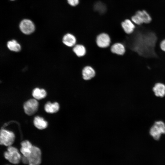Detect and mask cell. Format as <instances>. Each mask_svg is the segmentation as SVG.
<instances>
[{
	"instance_id": "1",
	"label": "cell",
	"mask_w": 165,
	"mask_h": 165,
	"mask_svg": "<svg viewBox=\"0 0 165 165\" xmlns=\"http://www.w3.org/2000/svg\"><path fill=\"white\" fill-rule=\"evenodd\" d=\"M135 34L127 35L123 43L125 49L143 57H156L155 47L157 40L156 35L152 32Z\"/></svg>"
},
{
	"instance_id": "2",
	"label": "cell",
	"mask_w": 165,
	"mask_h": 165,
	"mask_svg": "<svg viewBox=\"0 0 165 165\" xmlns=\"http://www.w3.org/2000/svg\"><path fill=\"white\" fill-rule=\"evenodd\" d=\"M4 156L6 159L14 164L18 163L22 157L17 149L11 146L8 147L7 151L4 153Z\"/></svg>"
},
{
	"instance_id": "3",
	"label": "cell",
	"mask_w": 165,
	"mask_h": 165,
	"mask_svg": "<svg viewBox=\"0 0 165 165\" xmlns=\"http://www.w3.org/2000/svg\"><path fill=\"white\" fill-rule=\"evenodd\" d=\"M149 133L154 139L159 140L162 134H165V123L160 121L156 122L151 127Z\"/></svg>"
},
{
	"instance_id": "4",
	"label": "cell",
	"mask_w": 165,
	"mask_h": 165,
	"mask_svg": "<svg viewBox=\"0 0 165 165\" xmlns=\"http://www.w3.org/2000/svg\"><path fill=\"white\" fill-rule=\"evenodd\" d=\"M15 139V134L13 132L5 129L0 130V145L8 147L11 146Z\"/></svg>"
},
{
	"instance_id": "5",
	"label": "cell",
	"mask_w": 165,
	"mask_h": 165,
	"mask_svg": "<svg viewBox=\"0 0 165 165\" xmlns=\"http://www.w3.org/2000/svg\"><path fill=\"white\" fill-rule=\"evenodd\" d=\"M28 158L29 165H39L41 162V152L40 149L33 146L31 153Z\"/></svg>"
},
{
	"instance_id": "6",
	"label": "cell",
	"mask_w": 165,
	"mask_h": 165,
	"mask_svg": "<svg viewBox=\"0 0 165 165\" xmlns=\"http://www.w3.org/2000/svg\"><path fill=\"white\" fill-rule=\"evenodd\" d=\"M38 106V103L36 99H30L27 101L24 104V112L28 115H32L37 111Z\"/></svg>"
},
{
	"instance_id": "7",
	"label": "cell",
	"mask_w": 165,
	"mask_h": 165,
	"mask_svg": "<svg viewBox=\"0 0 165 165\" xmlns=\"http://www.w3.org/2000/svg\"><path fill=\"white\" fill-rule=\"evenodd\" d=\"M96 42L99 47L101 48H106L110 46L111 38L108 34L102 33L97 35Z\"/></svg>"
},
{
	"instance_id": "8",
	"label": "cell",
	"mask_w": 165,
	"mask_h": 165,
	"mask_svg": "<svg viewBox=\"0 0 165 165\" xmlns=\"http://www.w3.org/2000/svg\"><path fill=\"white\" fill-rule=\"evenodd\" d=\"M21 31L26 35L30 34L35 30V26L33 23L29 19H24L20 23L19 25Z\"/></svg>"
},
{
	"instance_id": "9",
	"label": "cell",
	"mask_w": 165,
	"mask_h": 165,
	"mask_svg": "<svg viewBox=\"0 0 165 165\" xmlns=\"http://www.w3.org/2000/svg\"><path fill=\"white\" fill-rule=\"evenodd\" d=\"M121 27L124 32L128 35L132 34L135 28L134 24L129 19H126L122 22Z\"/></svg>"
},
{
	"instance_id": "10",
	"label": "cell",
	"mask_w": 165,
	"mask_h": 165,
	"mask_svg": "<svg viewBox=\"0 0 165 165\" xmlns=\"http://www.w3.org/2000/svg\"><path fill=\"white\" fill-rule=\"evenodd\" d=\"M95 71L94 69L90 66L85 67L82 71L83 79L85 80L91 79L95 76Z\"/></svg>"
},
{
	"instance_id": "11",
	"label": "cell",
	"mask_w": 165,
	"mask_h": 165,
	"mask_svg": "<svg viewBox=\"0 0 165 165\" xmlns=\"http://www.w3.org/2000/svg\"><path fill=\"white\" fill-rule=\"evenodd\" d=\"M32 146L31 143L28 140L23 141L21 142L20 151L23 156L28 157L30 156Z\"/></svg>"
},
{
	"instance_id": "12",
	"label": "cell",
	"mask_w": 165,
	"mask_h": 165,
	"mask_svg": "<svg viewBox=\"0 0 165 165\" xmlns=\"http://www.w3.org/2000/svg\"><path fill=\"white\" fill-rule=\"evenodd\" d=\"M62 42L66 46L72 47L76 44L77 38L73 35L70 33H67L64 36Z\"/></svg>"
},
{
	"instance_id": "13",
	"label": "cell",
	"mask_w": 165,
	"mask_h": 165,
	"mask_svg": "<svg viewBox=\"0 0 165 165\" xmlns=\"http://www.w3.org/2000/svg\"><path fill=\"white\" fill-rule=\"evenodd\" d=\"M111 50L115 54L122 55L125 52V48L124 45L119 42L115 43L111 46Z\"/></svg>"
},
{
	"instance_id": "14",
	"label": "cell",
	"mask_w": 165,
	"mask_h": 165,
	"mask_svg": "<svg viewBox=\"0 0 165 165\" xmlns=\"http://www.w3.org/2000/svg\"><path fill=\"white\" fill-rule=\"evenodd\" d=\"M153 90L156 96L163 97L165 95V85L161 83H156L153 87Z\"/></svg>"
},
{
	"instance_id": "15",
	"label": "cell",
	"mask_w": 165,
	"mask_h": 165,
	"mask_svg": "<svg viewBox=\"0 0 165 165\" xmlns=\"http://www.w3.org/2000/svg\"><path fill=\"white\" fill-rule=\"evenodd\" d=\"M73 53L78 57L84 56L86 53V49L85 46L81 44H76L72 49Z\"/></svg>"
},
{
	"instance_id": "16",
	"label": "cell",
	"mask_w": 165,
	"mask_h": 165,
	"mask_svg": "<svg viewBox=\"0 0 165 165\" xmlns=\"http://www.w3.org/2000/svg\"><path fill=\"white\" fill-rule=\"evenodd\" d=\"M34 124L35 126L40 130H43L47 127V122L42 118L37 116L35 117L34 120Z\"/></svg>"
},
{
	"instance_id": "17",
	"label": "cell",
	"mask_w": 165,
	"mask_h": 165,
	"mask_svg": "<svg viewBox=\"0 0 165 165\" xmlns=\"http://www.w3.org/2000/svg\"><path fill=\"white\" fill-rule=\"evenodd\" d=\"M45 110L47 113H53L57 112L59 110V105L57 102H47L45 106Z\"/></svg>"
},
{
	"instance_id": "18",
	"label": "cell",
	"mask_w": 165,
	"mask_h": 165,
	"mask_svg": "<svg viewBox=\"0 0 165 165\" xmlns=\"http://www.w3.org/2000/svg\"><path fill=\"white\" fill-rule=\"evenodd\" d=\"M135 14L139 17L143 23L148 24L152 20V18L150 16L145 10H139L137 11Z\"/></svg>"
},
{
	"instance_id": "19",
	"label": "cell",
	"mask_w": 165,
	"mask_h": 165,
	"mask_svg": "<svg viewBox=\"0 0 165 165\" xmlns=\"http://www.w3.org/2000/svg\"><path fill=\"white\" fill-rule=\"evenodd\" d=\"M46 95V92L43 89L36 88L33 91L32 96L36 99H42L44 98Z\"/></svg>"
},
{
	"instance_id": "20",
	"label": "cell",
	"mask_w": 165,
	"mask_h": 165,
	"mask_svg": "<svg viewBox=\"0 0 165 165\" xmlns=\"http://www.w3.org/2000/svg\"><path fill=\"white\" fill-rule=\"evenodd\" d=\"M7 46L10 50L16 52L20 51L21 49L20 45L15 40L8 41Z\"/></svg>"
},
{
	"instance_id": "21",
	"label": "cell",
	"mask_w": 165,
	"mask_h": 165,
	"mask_svg": "<svg viewBox=\"0 0 165 165\" xmlns=\"http://www.w3.org/2000/svg\"><path fill=\"white\" fill-rule=\"evenodd\" d=\"M68 3L71 6H75L79 3V0H67Z\"/></svg>"
},
{
	"instance_id": "22",
	"label": "cell",
	"mask_w": 165,
	"mask_h": 165,
	"mask_svg": "<svg viewBox=\"0 0 165 165\" xmlns=\"http://www.w3.org/2000/svg\"><path fill=\"white\" fill-rule=\"evenodd\" d=\"M160 47L163 51L165 52V39L163 40L160 43Z\"/></svg>"
},
{
	"instance_id": "23",
	"label": "cell",
	"mask_w": 165,
	"mask_h": 165,
	"mask_svg": "<svg viewBox=\"0 0 165 165\" xmlns=\"http://www.w3.org/2000/svg\"><path fill=\"white\" fill-rule=\"evenodd\" d=\"M21 160L24 163L28 164V160L27 157L23 156L21 157Z\"/></svg>"
},
{
	"instance_id": "24",
	"label": "cell",
	"mask_w": 165,
	"mask_h": 165,
	"mask_svg": "<svg viewBox=\"0 0 165 165\" xmlns=\"http://www.w3.org/2000/svg\"><path fill=\"white\" fill-rule=\"evenodd\" d=\"M11 0L13 1V0Z\"/></svg>"
}]
</instances>
